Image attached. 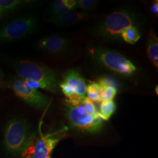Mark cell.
<instances>
[{
	"label": "cell",
	"instance_id": "obj_1",
	"mask_svg": "<svg viewBox=\"0 0 158 158\" xmlns=\"http://www.w3.org/2000/svg\"><path fill=\"white\" fill-rule=\"evenodd\" d=\"M142 24L140 13L132 7H125L105 17L95 27L93 33L103 40H119L121 33L124 29L132 26L137 27Z\"/></svg>",
	"mask_w": 158,
	"mask_h": 158
},
{
	"label": "cell",
	"instance_id": "obj_2",
	"mask_svg": "<svg viewBox=\"0 0 158 158\" xmlns=\"http://www.w3.org/2000/svg\"><path fill=\"white\" fill-rule=\"evenodd\" d=\"M35 139L30 125L23 119H12L4 130V145L6 150L14 156L22 155L32 145Z\"/></svg>",
	"mask_w": 158,
	"mask_h": 158
},
{
	"label": "cell",
	"instance_id": "obj_3",
	"mask_svg": "<svg viewBox=\"0 0 158 158\" xmlns=\"http://www.w3.org/2000/svg\"><path fill=\"white\" fill-rule=\"evenodd\" d=\"M14 69L23 80L38 83L41 85L42 89L53 93L56 94L60 91L58 75L52 69L28 60H23L16 63Z\"/></svg>",
	"mask_w": 158,
	"mask_h": 158
},
{
	"label": "cell",
	"instance_id": "obj_4",
	"mask_svg": "<svg viewBox=\"0 0 158 158\" xmlns=\"http://www.w3.org/2000/svg\"><path fill=\"white\" fill-rule=\"evenodd\" d=\"M93 60L103 68L123 77H129L136 70L134 63L115 51L98 47L90 50Z\"/></svg>",
	"mask_w": 158,
	"mask_h": 158
},
{
	"label": "cell",
	"instance_id": "obj_5",
	"mask_svg": "<svg viewBox=\"0 0 158 158\" xmlns=\"http://www.w3.org/2000/svg\"><path fill=\"white\" fill-rule=\"evenodd\" d=\"M86 83L78 70L70 69L64 74L59 89L67 98V103L72 106L81 104L86 97Z\"/></svg>",
	"mask_w": 158,
	"mask_h": 158
},
{
	"label": "cell",
	"instance_id": "obj_6",
	"mask_svg": "<svg viewBox=\"0 0 158 158\" xmlns=\"http://www.w3.org/2000/svg\"><path fill=\"white\" fill-rule=\"evenodd\" d=\"M66 115L70 125L80 131L96 133L102 128L103 124L101 118L86 113L82 103L76 106L67 104Z\"/></svg>",
	"mask_w": 158,
	"mask_h": 158
},
{
	"label": "cell",
	"instance_id": "obj_7",
	"mask_svg": "<svg viewBox=\"0 0 158 158\" xmlns=\"http://www.w3.org/2000/svg\"><path fill=\"white\" fill-rule=\"evenodd\" d=\"M38 20L35 16L28 15L8 23L0 29V45L27 36L33 32Z\"/></svg>",
	"mask_w": 158,
	"mask_h": 158
},
{
	"label": "cell",
	"instance_id": "obj_8",
	"mask_svg": "<svg viewBox=\"0 0 158 158\" xmlns=\"http://www.w3.org/2000/svg\"><path fill=\"white\" fill-rule=\"evenodd\" d=\"M63 130L42 135L35 139L32 145L23 155L26 158H52L51 153L57 143L63 138Z\"/></svg>",
	"mask_w": 158,
	"mask_h": 158
},
{
	"label": "cell",
	"instance_id": "obj_9",
	"mask_svg": "<svg viewBox=\"0 0 158 158\" xmlns=\"http://www.w3.org/2000/svg\"><path fill=\"white\" fill-rule=\"evenodd\" d=\"M9 83L10 87L14 91L15 95L29 106L41 110H45L49 106V98L37 90L27 87L24 80L13 77Z\"/></svg>",
	"mask_w": 158,
	"mask_h": 158
},
{
	"label": "cell",
	"instance_id": "obj_10",
	"mask_svg": "<svg viewBox=\"0 0 158 158\" xmlns=\"http://www.w3.org/2000/svg\"><path fill=\"white\" fill-rule=\"evenodd\" d=\"M69 44V40L66 37L54 35L42 39L38 46L41 49L50 54L57 55L66 51Z\"/></svg>",
	"mask_w": 158,
	"mask_h": 158
},
{
	"label": "cell",
	"instance_id": "obj_11",
	"mask_svg": "<svg viewBox=\"0 0 158 158\" xmlns=\"http://www.w3.org/2000/svg\"><path fill=\"white\" fill-rule=\"evenodd\" d=\"M89 17V13L71 11L59 15L51 17L49 22L59 26H69L84 21Z\"/></svg>",
	"mask_w": 158,
	"mask_h": 158
},
{
	"label": "cell",
	"instance_id": "obj_12",
	"mask_svg": "<svg viewBox=\"0 0 158 158\" xmlns=\"http://www.w3.org/2000/svg\"><path fill=\"white\" fill-rule=\"evenodd\" d=\"M148 55L154 66L158 68V38L156 34L150 30L148 33L147 42Z\"/></svg>",
	"mask_w": 158,
	"mask_h": 158
},
{
	"label": "cell",
	"instance_id": "obj_13",
	"mask_svg": "<svg viewBox=\"0 0 158 158\" xmlns=\"http://www.w3.org/2000/svg\"><path fill=\"white\" fill-rule=\"evenodd\" d=\"M121 38L126 43L134 45L141 38V34L136 27H130L124 29L120 35Z\"/></svg>",
	"mask_w": 158,
	"mask_h": 158
},
{
	"label": "cell",
	"instance_id": "obj_14",
	"mask_svg": "<svg viewBox=\"0 0 158 158\" xmlns=\"http://www.w3.org/2000/svg\"><path fill=\"white\" fill-rule=\"evenodd\" d=\"M116 110V104L114 100L101 102L100 106L99 117L102 120L107 121L111 118Z\"/></svg>",
	"mask_w": 158,
	"mask_h": 158
},
{
	"label": "cell",
	"instance_id": "obj_15",
	"mask_svg": "<svg viewBox=\"0 0 158 158\" xmlns=\"http://www.w3.org/2000/svg\"><path fill=\"white\" fill-rule=\"evenodd\" d=\"M71 11V9L68 6L66 0L54 1L49 7V12L52 15V17L59 15Z\"/></svg>",
	"mask_w": 158,
	"mask_h": 158
},
{
	"label": "cell",
	"instance_id": "obj_16",
	"mask_svg": "<svg viewBox=\"0 0 158 158\" xmlns=\"http://www.w3.org/2000/svg\"><path fill=\"white\" fill-rule=\"evenodd\" d=\"M27 1L19 0H0V10L2 15L11 12L21 6H23Z\"/></svg>",
	"mask_w": 158,
	"mask_h": 158
},
{
	"label": "cell",
	"instance_id": "obj_17",
	"mask_svg": "<svg viewBox=\"0 0 158 158\" xmlns=\"http://www.w3.org/2000/svg\"><path fill=\"white\" fill-rule=\"evenodd\" d=\"M87 97L93 102H102V87L97 83H92L87 85Z\"/></svg>",
	"mask_w": 158,
	"mask_h": 158
},
{
	"label": "cell",
	"instance_id": "obj_18",
	"mask_svg": "<svg viewBox=\"0 0 158 158\" xmlns=\"http://www.w3.org/2000/svg\"><path fill=\"white\" fill-rule=\"evenodd\" d=\"M77 7L80 8L82 12L88 13L92 11L96 7L97 1L94 0H79L77 1Z\"/></svg>",
	"mask_w": 158,
	"mask_h": 158
},
{
	"label": "cell",
	"instance_id": "obj_19",
	"mask_svg": "<svg viewBox=\"0 0 158 158\" xmlns=\"http://www.w3.org/2000/svg\"><path fill=\"white\" fill-rule=\"evenodd\" d=\"M118 90L112 87H106L102 88V102L113 100L117 95Z\"/></svg>",
	"mask_w": 158,
	"mask_h": 158
},
{
	"label": "cell",
	"instance_id": "obj_20",
	"mask_svg": "<svg viewBox=\"0 0 158 158\" xmlns=\"http://www.w3.org/2000/svg\"><path fill=\"white\" fill-rule=\"evenodd\" d=\"M97 83L101 86L102 88L106 87H112L118 90V82L111 77L104 76L98 79Z\"/></svg>",
	"mask_w": 158,
	"mask_h": 158
},
{
	"label": "cell",
	"instance_id": "obj_21",
	"mask_svg": "<svg viewBox=\"0 0 158 158\" xmlns=\"http://www.w3.org/2000/svg\"><path fill=\"white\" fill-rule=\"evenodd\" d=\"M82 104L87 114L93 116H99L98 111L96 108L94 102L91 101L87 97L85 98L84 101L82 102Z\"/></svg>",
	"mask_w": 158,
	"mask_h": 158
},
{
	"label": "cell",
	"instance_id": "obj_22",
	"mask_svg": "<svg viewBox=\"0 0 158 158\" xmlns=\"http://www.w3.org/2000/svg\"><path fill=\"white\" fill-rule=\"evenodd\" d=\"M158 1H156L153 2L150 7V10L154 14H157L158 13Z\"/></svg>",
	"mask_w": 158,
	"mask_h": 158
},
{
	"label": "cell",
	"instance_id": "obj_23",
	"mask_svg": "<svg viewBox=\"0 0 158 158\" xmlns=\"http://www.w3.org/2000/svg\"><path fill=\"white\" fill-rule=\"evenodd\" d=\"M7 87H10V83L0 80V89H6Z\"/></svg>",
	"mask_w": 158,
	"mask_h": 158
},
{
	"label": "cell",
	"instance_id": "obj_24",
	"mask_svg": "<svg viewBox=\"0 0 158 158\" xmlns=\"http://www.w3.org/2000/svg\"><path fill=\"white\" fill-rule=\"evenodd\" d=\"M4 76V74L3 72H2V71L1 70V69H0V80H2V79H3Z\"/></svg>",
	"mask_w": 158,
	"mask_h": 158
},
{
	"label": "cell",
	"instance_id": "obj_25",
	"mask_svg": "<svg viewBox=\"0 0 158 158\" xmlns=\"http://www.w3.org/2000/svg\"><path fill=\"white\" fill-rule=\"evenodd\" d=\"M158 85H156V87H155V92H156V94H157V95H158Z\"/></svg>",
	"mask_w": 158,
	"mask_h": 158
}]
</instances>
